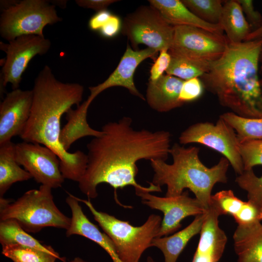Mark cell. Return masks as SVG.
Wrapping results in <instances>:
<instances>
[{
	"mask_svg": "<svg viewBox=\"0 0 262 262\" xmlns=\"http://www.w3.org/2000/svg\"><path fill=\"white\" fill-rule=\"evenodd\" d=\"M147 262H157L155 261L151 257L149 256L147 258Z\"/></svg>",
	"mask_w": 262,
	"mask_h": 262,
	"instance_id": "43",
	"label": "cell"
},
{
	"mask_svg": "<svg viewBox=\"0 0 262 262\" xmlns=\"http://www.w3.org/2000/svg\"><path fill=\"white\" fill-rule=\"evenodd\" d=\"M132 119L124 116L102 127V134L87 145L88 162L85 172L78 182L81 191L89 199L97 197L98 185L106 183L115 190L132 186L135 194L161 192V187L148 182V187L139 184L135 177L136 163L141 159L165 161L170 154L171 135L160 130H135Z\"/></svg>",
	"mask_w": 262,
	"mask_h": 262,
	"instance_id": "1",
	"label": "cell"
},
{
	"mask_svg": "<svg viewBox=\"0 0 262 262\" xmlns=\"http://www.w3.org/2000/svg\"><path fill=\"white\" fill-rule=\"evenodd\" d=\"M170 54L171 62L166 71V74L183 81L200 78L209 68L211 63L199 61L174 54Z\"/></svg>",
	"mask_w": 262,
	"mask_h": 262,
	"instance_id": "26",
	"label": "cell"
},
{
	"mask_svg": "<svg viewBox=\"0 0 262 262\" xmlns=\"http://www.w3.org/2000/svg\"><path fill=\"white\" fill-rule=\"evenodd\" d=\"M199 151L198 147H185L175 143L170 151L172 164L160 160L150 161L154 171L151 182L160 187L166 185V197L180 196L184 189H188L207 209L211 203L214 185L227 182L230 164L223 156L217 164L208 167L200 161Z\"/></svg>",
	"mask_w": 262,
	"mask_h": 262,
	"instance_id": "4",
	"label": "cell"
},
{
	"mask_svg": "<svg viewBox=\"0 0 262 262\" xmlns=\"http://www.w3.org/2000/svg\"><path fill=\"white\" fill-rule=\"evenodd\" d=\"M180 143H197L214 150L225 157L238 175L244 171L240 142L234 130L219 117L215 123L198 122L188 127L180 135Z\"/></svg>",
	"mask_w": 262,
	"mask_h": 262,
	"instance_id": "9",
	"label": "cell"
},
{
	"mask_svg": "<svg viewBox=\"0 0 262 262\" xmlns=\"http://www.w3.org/2000/svg\"><path fill=\"white\" fill-rule=\"evenodd\" d=\"M32 90L19 88L7 93L0 104V145L21 133L30 115Z\"/></svg>",
	"mask_w": 262,
	"mask_h": 262,
	"instance_id": "14",
	"label": "cell"
},
{
	"mask_svg": "<svg viewBox=\"0 0 262 262\" xmlns=\"http://www.w3.org/2000/svg\"><path fill=\"white\" fill-rule=\"evenodd\" d=\"M29 118L19 135L23 141L39 144L53 150L60 160L64 179L79 182L87 168V154L78 150H65L60 142L62 116L82 100L83 86L78 83L63 82L46 65L34 80Z\"/></svg>",
	"mask_w": 262,
	"mask_h": 262,
	"instance_id": "2",
	"label": "cell"
},
{
	"mask_svg": "<svg viewBox=\"0 0 262 262\" xmlns=\"http://www.w3.org/2000/svg\"><path fill=\"white\" fill-rule=\"evenodd\" d=\"M238 225H243L261 222L262 209L247 200L245 201L240 212L233 217Z\"/></svg>",
	"mask_w": 262,
	"mask_h": 262,
	"instance_id": "33",
	"label": "cell"
},
{
	"mask_svg": "<svg viewBox=\"0 0 262 262\" xmlns=\"http://www.w3.org/2000/svg\"><path fill=\"white\" fill-rule=\"evenodd\" d=\"M91 103L87 98L76 109L70 108L66 113L67 122L61 129L60 135V143L65 150L68 151L72 144L83 137H98L102 134L101 130L93 129L87 122V114Z\"/></svg>",
	"mask_w": 262,
	"mask_h": 262,
	"instance_id": "21",
	"label": "cell"
},
{
	"mask_svg": "<svg viewBox=\"0 0 262 262\" xmlns=\"http://www.w3.org/2000/svg\"><path fill=\"white\" fill-rule=\"evenodd\" d=\"M262 38V25L257 29L251 32L245 41H251Z\"/></svg>",
	"mask_w": 262,
	"mask_h": 262,
	"instance_id": "40",
	"label": "cell"
},
{
	"mask_svg": "<svg viewBox=\"0 0 262 262\" xmlns=\"http://www.w3.org/2000/svg\"><path fill=\"white\" fill-rule=\"evenodd\" d=\"M112 15L113 14L107 9L97 12L89 19L88 23V28L92 31L98 32Z\"/></svg>",
	"mask_w": 262,
	"mask_h": 262,
	"instance_id": "38",
	"label": "cell"
},
{
	"mask_svg": "<svg viewBox=\"0 0 262 262\" xmlns=\"http://www.w3.org/2000/svg\"><path fill=\"white\" fill-rule=\"evenodd\" d=\"M235 182L246 192L248 200L262 209V176H256L253 169L244 170L236 177Z\"/></svg>",
	"mask_w": 262,
	"mask_h": 262,
	"instance_id": "31",
	"label": "cell"
},
{
	"mask_svg": "<svg viewBox=\"0 0 262 262\" xmlns=\"http://www.w3.org/2000/svg\"><path fill=\"white\" fill-rule=\"evenodd\" d=\"M262 38L238 43L228 41L222 55L211 62L200 77L222 106L240 116L262 118Z\"/></svg>",
	"mask_w": 262,
	"mask_h": 262,
	"instance_id": "3",
	"label": "cell"
},
{
	"mask_svg": "<svg viewBox=\"0 0 262 262\" xmlns=\"http://www.w3.org/2000/svg\"><path fill=\"white\" fill-rule=\"evenodd\" d=\"M16 159L35 181L52 189L61 187L64 181L60 160L49 147L37 143L23 141L15 145Z\"/></svg>",
	"mask_w": 262,
	"mask_h": 262,
	"instance_id": "12",
	"label": "cell"
},
{
	"mask_svg": "<svg viewBox=\"0 0 262 262\" xmlns=\"http://www.w3.org/2000/svg\"><path fill=\"white\" fill-rule=\"evenodd\" d=\"M218 212L212 206L206 209L199 242L192 262H218L227 242L225 232L219 226Z\"/></svg>",
	"mask_w": 262,
	"mask_h": 262,
	"instance_id": "16",
	"label": "cell"
},
{
	"mask_svg": "<svg viewBox=\"0 0 262 262\" xmlns=\"http://www.w3.org/2000/svg\"><path fill=\"white\" fill-rule=\"evenodd\" d=\"M70 262H87L80 257H75L74 259L70 261Z\"/></svg>",
	"mask_w": 262,
	"mask_h": 262,
	"instance_id": "42",
	"label": "cell"
},
{
	"mask_svg": "<svg viewBox=\"0 0 262 262\" xmlns=\"http://www.w3.org/2000/svg\"><path fill=\"white\" fill-rule=\"evenodd\" d=\"M149 5L154 7L164 19L173 26H189L223 34L219 24L207 23L196 16L180 0H150Z\"/></svg>",
	"mask_w": 262,
	"mask_h": 262,
	"instance_id": "19",
	"label": "cell"
},
{
	"mask_svg": "<svg viewBox=\"0 0 262 262\" xmlns=\"http://www.w3.org/2000/svg\"><path fill=\"white\" fill-rule=\"evenodd\" d=\"M157 52L156 50L148 48L135 50L128 44L118 65L108 78L97 86L89 87L90 94L87 98L92 102L98 94L105 90L114 86H121L127 89L132 95L146 100L135 85L134 74L143 61L147 58L153 57Z\"/></svg>",
	"mask_w": 262,
	"mask_h": 262,
	"instance_id": "15",
	"label": "cell"
},
{
	"mask_svg": "<svg viewBox=\"0 0 262 262\" xmlns=\"http://www.w3.org/2000/svg\"><path fill=\"white\" fill-rule=\"evenodd\" d=\"M0 46L6 54L0 73V90L8 83L15 90L19 88L22 75L30 62L37 55L47 53L50 48L51 42L45 36L25 35L7 44L1 42Z\"/></svg>",
	"mask_w": 262,
	"mask_h": 262,
	"instance_id": "11",
	"label": "cell"
},
{
	"mask_svg": "<svg viewBox=\"0 0 262 262\" xmlns=\"http://www.w3.org/2000/svg\"><path fill=\"white\" fill-rule=\"evenodd\" d=\"M204 216L205 213L196 216L189 225L172 235L154 238L151 246L156 247L162 251L164 262H177L189 241L200 233Z\"/></svg>",
	"mask_w": 262,
	"mask_h": 262,
	"instance_id": "22",
	"label": "cell"
},
{
	"mask_svg": "<svg viewBox=\"0 0 262 262\" xmlns=\"http://www.w3.org/2000/svg\"><path fill=\"white\" fill-rule=\"evenodd\" d=\"M16 144L11 141L0 145V196L15 183L31 179V174L20 167L16 159Z\"/></svg>",
	"mask_w": 262,
	"mask_h": 262,
	"instance_id": "24",
	"label": "cell"
},
{
	"mask_svg": "<svg viewBox=\"0 0 262 262\" xmlns=\"http://www.w3.org/2000/svg\"><path fill=\"white\" fill-rule=\"evenodd\" d=\"M62 20L55 5L45 0H17L2 11L0 16V35L8 41L25 35L45 36L43 30L48 25Z\"/></svg>",
	"mask_w": 262,
	"mask_h": 262,
	"instance_id": "7",
	"label": "cell"
},
{
	"mask_svg": "<svg viewBox=\"0 0 262 262\" xmlns=\"http://www.w3.org/2000/svg\"><path fill=\"white\" fill-rule=\"evenodd\" d=\"M1 253L13 262H55L57 259H61L58 253L17 245L2 246Z\"/></svg>",
	"mask_w": 262,
	"mask_h": 262,
	"instance_id": "28",
	"label": "cell"
},
{
	"mask_svg": "<svg viewBox=\"0 0 262 262\" xmlns=\"http://www.w3.org/2000/svg\"><path fill=\"white\" fill-rule=\"evenodd\" d=\"M204 88L199 78L184 81L180 94V101L184 104L197 99L202 96Z\"/></svg>",
	"mask_w": 262,
	"mask_h": 262,
	"instance_id": "34",
	"label": "cell"
},
{
	"mask_svg": "<svg viewBox=\"0 0 262 262\" xmlns=\"http://www.w3.org/2000/svg\"><path fill=\"white\" fill-rule=\"evenodd\" d=\"M121 27L122 23L120 18L113 14L98 32L104 38H111L117 35L121 30Z\"/></svg>",
	"mask_w": 262,
	"mask_h": 262,
	"instance_id": "37",
	"label": "cell"
},
{
	"mask_svg": "<svg viewBox=\"0 0 262 262\" xmlns=\"http://www.w3.org/2000/svg\"><path fill=\"white\" fill-rule=\"evenodd\" d=\"M260 72H261L262 78L260 79L261 86L262 88V49L261 51L260 58Z\"/></svg>",
	"mask_w": 262,
	"mask_h": 262,
	"instance_id": "41",
	"label": "cell"
},
{
	"mask_svg": "<svg viewBox=\"0 0 262 262\" xmlns=\"http://www.w3.org/2000/svg\"><path fill=\"white\" fill-rule=\"evenodd\" d=\"M0 243L2 246L17 245L53 254L58 253L51 246L42 244L30 235L13 220L0 221Z\"/></svg>",
	"mask_w": 262,
	"mask_h": 262,
	"instance_id": "25",
	"label": "cell"
},
{
	"mask_svg": "<svg viewBox=\"0 0 262 262\" xmlns=\"http://www.w3.org/2000/svg\"><path fill=\"white\" fill-rule=\"evenodd\" d=\"M231 43L244 42L251 32L250 27L237 0H225L219 23Z\"/></svg>",
	"mask_w": 262,
	"mask_h": 262,
	"instance_id": "23",
	"label": "cell"
},
{
	"mask_svg": "<svg viewBox=\"0 0 262 262\" xmlns=\"http://www.w3.org/2000/svg\"><path fill=\"white\" fill-rule=\"evenodd\" d=\"M233 239L237 262H262V224L238 225Z\"/></svg>",
	"mask_w": 262,
	"mask_h": 262,
	"instance_id": "20",
	"label": "cell"
},
{
	"mask_svg": "<svg viewBox=\"0 0 262 262\" xmlns=\"http://www.w3.org/2000/svg\"><path fill=\"white\" fill-rule=\"evenodd\" d=\"M184 81L168 74L163 75L155 81H149L146 94L147 104L160 113L181 107L183 103L180 101L179 96Z\"/></svg>",
	"mask_w": 262,
	"mask_h": 262,
	"instance_id": "18",
	"label": "cell"
},
{
	"mask_svg": "<svg viewBox=\"0 0 262 262\" xmlns=\"http://www.w3.org/2000/svg\"><path fill=\"white\" fill-rule=\"evenodd\" d=\"M76 197L86 205L94 219L111 239L120 260L122 262H139L144 251L151 247L153 239L157 237L162 221L161 217L152 214L142 225L135 227L129 221L97 210L90 199Z\"/></svg>",
	"mask_w": 262,
	"mask_h": 262,
	"instance_id": "6",
	"label": "cell"
},
{
	"mask_svg": "<svg viewBox=\"0 0 262 262\" xmlns=\"http://www.w3.org/2000/svg\"><path fill=\"white\" fill-rule=\"evenodd\" d=\"M121 31L134 50H137L138 46L143 44L160 52L170 49L174 26L168 23L153 6L143 5L124 18Z\"/></svg>",
	"mask_w": 262,
	"mask_h": 262,
	"instance_id": "8",
	"label": "cell"
},
{
	"mask_svg": "<svg viewBox=\"0 0 262 262\" xmlns=\"http://www.w3.org/2000/svg\"><path fill=\"white\" fill-rule=\"evenodd\" d=\"M66 201L70 209L72 215L70 225L66 231V236L76 234L84 237L104 249L113 262H122L118 257L111 239L89 220L83 212L76 196L68 193Z\"/></svg>",
	"mask_w": 262,
	"mask_h": 262,
	"instance_id": "17",
	"label": "cell"
},
{
	"mask_svg": "<svg viewBox=\"0 0 262 262\" xmlns=\"http://www.w3.org/2000/svg\"><path fill=\"white\" fill-rule=\"evenodd\" d=\"M116 0H76V3L80 7L91 9L98 12L107 9L111 4L117 2Z\"/></svg>",
	"mask_w": 262,
	"mask_h": 262,
	"instance_id": "39",
	"label": "cell"
},
{
	"mask_svg": "<svg viewBox=\"0 0 262 262\" xmlns=\"http://www.w3.org/2000/svg\"><path fill=\"white\" fill-rule=\"evenodd\" d=\"M136 195L140 197L143 204L164 214L156 237L166 236L175 232L181 227V222L183 219L203 214L206 210L197 199L189 196L187 191L174 197H160L147 192Z\"/></svg>",
	"mask_w": 262,
	"mask_h": 262,
	"instance_id": "13",
	"label": "cell"
},
{
	"mask_svg": "<svg viewBox=\"0 0 262 262\" xmlns=\"http://www.w3.org/2000/svg\"><path fill=\"white\" fill-rule=\"evenodd\" d=\"M228 40L226 36L189 26H174L168 51L196 60L212 62L224 52Z\"/></svg>",
	"mask_w": 262,
	"mask_h": 262,
	"instance_id": "10",
	"label": "cell"
},
{
	"mask_svg": "<svg viewBox=\"0 0 262 262\" xmlns=\"http://www.w3.org/2000/svg\"><path fill=\"white\" fill-rule=\"evenodd\" d=\"M52 188L41 185L26 192L14 202L0 197V220H13L28 233L39 232L45 227L67 229L71 218L55 205Z\"/></svg>",
	"mask_w": 262,
	"mask_h": 262,
	"instance_id": "5",
	"label": "cell"
},
{
	"mask_svg": "<svg viewBox=\"0 0 262 262\" xmlns=\"http://www.w3.org/2000/svg\"><path fill=\"white\" fill-rule=\"evenodd\" d=\"M240 151L244 170L262 165V139L240 143Z\"/></svg>",
	"mask_w": 262,
	"mask_h": 262,
	"instance_id": "32",
	"label": "cell"
},
{
	"mask_svg": "<svg viewBox=\"0 0 262 262\" xmlns=\"http://www.w3.org/2000/svg\"><path fill=\"white\" fill-rule=\"evenodd\" d=\"M244 203L245 201L237 197L233 191L226 190L212 195L210 206H213L220 215L229 214L233 217L240 212Z\"/></svg>",
	"mask_w": 262,
	"mask_h": 262,
	"instance_id": "30",
	"label": "cell"
},
{
	"mask_svg": "<svg viewBox=\"0 0 262 262\" xmlns=\"http://www.w3.org/2000/svg\"><path fill=\"white\" fill-rule=\"evenodd\" d=\"M171 62V55L167 50H162L156 60H155L150 70L149 81L154 82L162 76L166 72Z\"/></svg>",
	"mask_w": 262,
	"mask_h": 262,
	"instance_id": "36",
	"label": "cell"
},
{
	"mask_svg": "<svg viewBox=\"0 0 262 262\" xmlns=\"http://www.w3.org/2000/svg\"><path fill=\"white\" fill-rule=\"evenodd\" d=\"M220 117L234 130L240 143L262 139V118L244 117L231 112L224 113Z\"/></svg>",
	"mask_w": 262,
	"mask_h": 262,
	"instance_id": "27",
	"label": "cell"
},
{
	"mask_svg": "<svg viewBox=\"0 0 262 262\" xmlns=\"http://www.w3.org/2000/svg\"><path fill=\"white\" fill-rule=\"evenodd\" d=\"M181 1L200 19L211 24L219 23L224 0H181Z\"/></svg>",
	"mask_w": 262,
	"mask_h": 262,
	"instance_id": "29",
	"label": "cell"
},
{
	"mask_svg": "<svg viewBox=\"0 0 262 262\" xmlns=\"http://www.w3.org/2000/svg\"><path fill=\"white\" fill-rule=\"evenodd\" d=\"M241 6L246 18L248 22L251 32L257 29L262 25V16L254 6L251 0H237Z\"/></svg>",
	"mask_w": 262,
	"mask_h": 262,
	"instance_id": "35",
	"label": "cell"
}]
</instances>
